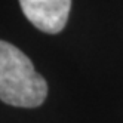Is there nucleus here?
Here are the masks:
<instances>
[{"label":"nucleus","instance_id":"nucleus-1","mask_svg":"<svg viewBox=\"0 0 123 123\" xmlns=\"http://www.w3.org/2000/svg\"><path fill=\"white\" fill-rule=\"evenodd\" d=\"M48 96V83L21 49L0 40V101L34 108Z\"/></svg>","mask_w":123,"mask_h":123},{"label":"nucleus","instance_id":"nucleus-2","mask_svg":"<svg viewBox=\"0 0 123 123\" xmlns=\"http://www.w3.org/2000/svg\"><path fill=\"white\" fill-rule=\"evenodd\" d=\"M19 5L25 18L49 34L64 30L71 9V0H19Z\"/></svg>","mask_w":123,"mask_h":123}]
</instances>
